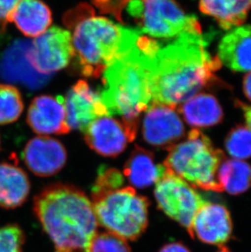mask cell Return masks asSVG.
Returning a JSON list of instances; mask_svg holds the SVG:
<instances>
[{"label":"cell","instance_id":"cell-1","mask_svg":"<svg viewBox=\"0 0 251 252\" xmlns=\"http://www.w3.org/2000/svg\"><path fill=\"white\" fill-rule=\"evenodd\" d=\"M201 33H184L159 48L152 67V102L177 108L212 83L220 68Z\"/></svg>","mask_w":251,"mask_h":252},{"label":"cell","instance_id":"cell-2","mask_svg":"<svg viewBox=\"0 0 251 252\" xmlns=\"http://www.w3.org/2000/svg\"><path fill=\"white\" fill-rule=\"evenodd\" d=\"M160 48L156 40L140 36L131 49L114 60L103 72L100 95L109 115H119L131 138L139 118L152 103V67Z\"/></svg>","mask_w":251,"mask_h":252},{"label":"cell","instance_id":"cell-3","mask_svg":"<svg viewBox=\"0 0 251 252\" xmlns=\"http://www.w3.org/2000/svg\"><path fill=\"white\" fill-rule=\"evenodd\" d=\"M33 211L55 252H88L98 222L93 202L83 191L64 184L48 186L34 198Z\"/></svg>","mask_w":251,"mask_h":252},{"label":"cell","instance_id":"cell-4","mask_svg":"<svg viewBox=\"0 0 251 252\" xmlns=\"http://www.w3.org/2000/svg\"><path fill=\"white\" fill-rule=\"evenodd\" d=\"M140 36V31L104 17H87L74 27V57L83 75L96 78L114 60L131 49Z\"/></svg>","mask_w":251,"mask_h":252},{"label":"cell","instance_id":"cell-5","mask_svg":"<svg viewBox=\"0 0 251 252\" xmlns=\"http://www.w3.org/2000/svg\"><path fill=\"white\" fill-rule=\"evenodd\" d=\"M225 159L224 153L205 134L192 129L181 142L169 148L162 165L194 189L221 193L218 172Z\"/></svg>","mask_w":251,"mask_h":252},{"label":"cell","instance_id":"cell-6","mask_svg":"<svg viewBox=\"0 0 251 252\" xmlns=\"http://www.w3.org/2000/svg\"><path fill=\"white\" fill-rule=\"evenodd\" d=\"M98 224L125 240H135L149 223L150 201L130 186L92 195Z\"/></svg>","mask_w":251,"mask_h":252},{"label":"cell","instance_id":"cell-7","mask_svg":"<svg viewBox=\"0 0 251 252\" xmlns=\"http://www.w3.org/2000/svg\"><path fill=\"white\" fill-rule=\"evenodd\" d=\"M126 6L137 22L140 33L152 38H173L187 32L201 33L197 18L185 14L175 0H130Z\"/></svg>","mask_w":251,"mask_h":252},{"label":"cell","instance_id":"cell-8","mask_svg":"<svg viewBox=\"0 0 251 252\" xmlns=\"http://www.w3.org/2000/svg\"><path fill=\"white\" fill-rule=\"evenodd\" d=\"M154 197L159 209L187 230L206 202L193 187L166 170L155 184Z\"/></svg>","mask_w":251,"mask_h":252},{"label":"cell","instance_id":"cell-9","mask_svg":"<svg viewBox=\"0 0 251 252\" xmlns=\"http://www.w3.org/2000/svg\"><path fill=\"white\" fill-rule=\"evenodd\" d=\"M28 57L40 74L51 75L64 69L74 57L71 34L59 27L48 28L31 42Z\"/></svg>","mask_w":251,"mask_h":252},{"label":"cell","instance_id":"cell-10","mask_svg":"<svg viewBox=\"0 0 251 252\" xmlns=\"http://www.w3.org/2000/svg\"><path fill=\"white\" fill-rule=\"evenodd\" d=\"M176 110L158 103L150 104L142 125L143 137L148 144L168 150L185 137V126Z\"/></svg>","mask_w":251,"mask_h":252},{"label":"cell","instance_id":"cell-11","mask_svg":"<svg viewBox=\"0 0 251 252\" xmlns=\"http://www.w3.org/2000/svg\"><path fill=\"white\" fill-rule=\"evenodd\" d=\"M193 239L211 245L224 246L232 233V220L227 207L206 202L195 215L188 230Z\"/></svg>","mask_w":251,"mask_h":252},{"label":"cell","instance_id":"cell-12","mask_svg":"<svg viewBox=\"0 0 251 252\" xmlns=\"http://www.w3.org/2000/svg\"><path fill=\"white\" fill-rule=\"evenodd\" d=\"M66 122L70 130L85 131L95 119L109 115L100 94L85 81H78L72 87L64 99Z\"/></svg>","mask_w":251,"mask_h":252},{"label":"cell","instance_id":"cell-13","mask_svg":"<svg viewBox=\"0 0 251 252\" xmlns=\"http://www.w3.org/2000/svg\"><path fill=\"white\" fill-rule=\"evenodd\" d=\"M88 146L104 157H117L132 141L125 124L109 115L95 119L85 129Z\"/></svg>","mask_w":251,"mask_h":252},{"label":"cell","instance_id":"cell-14","mask_svg":"<svg viewBox=\"0 0 251 252\" xmlns=\"http://www.w3.org/2000/svg\"><path fill=\"white\" fill-rule=\"evenodd\" d=\"M23 158L31 172L41 177H49L64 167L67 152L59 140L47 136H37L26 144Z\"/></svg>","mask_w":251,"mask_h":252},{"label":"cell","instance_id":"cell-15","mask_svg":"<svg viewBox=\"0 0 251 252\" xmlns=\"http://www.w3.org/2000/svg\"><path fill=\"white\" fill-rule=\"evenodd\" d=\"M27 123L41 136L68 133L70 128L67 124L64 98L40 95L33 99L29 107Z\"/></svg>","mask_w":251,"mask_h":252},{"label":"cell","instance_id":"cell-16","mask_svg":"<svg viewBox=\"0 0 251 252\" xmlns=\"http://www.w3.org/2000/svg\"><path fill=\"white\" fill-rule=\"evenodd\" d=\"M31 43L28 41L13 43L0 61V74L7 80L36 89L45 85L51 75L40 74L32 66L28 57Z\"/></svg>","mask_w":251,"mask_h":252},{"label":"cell","instance_id":"cell-17","mask_svg":"<svg viewBox=\"0 0 251 252\" xmlns=\"http://www.w3.org/2000/svg\"><path fill=\"white\" fill-rule=\"evenodd\" d=\"M218 59L236 72L251 71V26H240L230 30L218 47Z\"/></svg>","mask_w":251,"mask_h":252},{"label":"cell","instance_id":"cell-18","mask_svg":"<svg viewBox=\"0 0 251 252\" xmlns=\"http://www.w3.org/2000/svg\"><path fill=\"white\" fill-rule=\"evenodd\" d=\"M179 112L190 126L200 128L220 124L223 118V109L214 95L197 93L181 105Z\"/></svg>","mask_w":251,"mask_h":252},{"label":"cell","instance_id":"cell-19","mask_svg":"<svg viewBox=\"0 0 251 252\" xmlns=\"http://www.w3.org/2000/svg\"><path fill=\"white\" fill-rule=\"evenodd\" d=\"M165 170L163 165L157 164L153 153L135 146L124 165V174L134 187L145 189L155 185Z\"/></svg>","mask_w":251,"mask_h":252},{"label":"cell","instance_id":"cell-20","mask_svg":"<svg viewBox=\"0 0 251 252\" xmlns=\"http://www.w3.org/2000/svg\"><path fill=\"white\" fill-rule=\"evenodd\" d=\"M30 191V180L23 169L9 162L0 163V207L13 209L22 206Z\"/></svg>","mask_w":251,"mask_h":252},{"label":"cell","instance_id":"cell-21","mask_svg":"<svg viewBox=\"0 0 251 252\" xmlns=\"http://www.w3.org/2000/svg\"><path fill=\"white\" fill-rule=\"evenodd\" d=\"M26 37L37 38L52 24V13L41 0H21L15 8L12 21Z\"/></svg>","mask_w":251,"mask_h":252},{"label":"cell","instance_id":"cell-22","mask_svg":"<svg viewBox=\"0 0 251 252\" xmlns=\"http://www.w3.org/2000/svg\"><path fill=\"white\" fill-rule=\"evenodd\" d=\"M201 12L225 31L240 27L251 10V0H200Z\"/></svg>","mask_w":251,"mask_h":252},{"label":"cell","instance_id":"cell-23","mask_svg":"<svg viewBox=\"0 0 251 252\" xmlns=\"http://www.w3.org/2000/svg\"><path fill=\"white\" fill-rule=\"evenodd\" d=\"M222 190L232 195H239L251 187V166L243 160L225 159L218 172Z\"/></svg>","mask_w":251,"mask_h":252},{"label":"cell","instance_id":"cell-24","mask_svg":"<svg viewBox=\"0 0 251 252\" xmlns=\"http://www.w3.org/2000/svg\"><path fill=\"white\" fill-rule=\"evenodd\" d=\"M24 109L19 91L14 86L0 84V124L13 123Z\"/></svg>","mask_w":251,"mask_h":252},{"label":"cell","instance_id":"cell-25","mask_svg":"<svg viewBox=\"0 0 251 252\" xmlns=\"http://www.w3.org/2000/svg\"><path fill=\"white\" fill-rule=\"evenodd\" d=\"M227 152L233 159L244 160L251 158V130L238 126L230 131L225 140Z\"/></svg>","mask_w":251,"mask_h":252},{"label":"cell","instance_id":"cell-26","mask_svg":"<svg viewBox=\"0 0 251 252\" xmlns=\"http://www.w3.org/2000/svg\"><path fill=\"white\" fill-rule=\"evenodd\" d=\"M88 252H131L127 242L109 232L95 233Z\"/></svg>","mask_w":251,"mask_h":252},{"label":"cell","instance_id":"cell-27","mask_svg":"<svg viewBox=\"0 0 251 252\" xmlns=\"http://www.w3.org/2000/svg\"><path fill=\"white\" fill-rule=\"evenodd\" d=\"M124 184V176L119 170L108 167L100 169L92 189V195L122 188Z\"/></svg>","mask_w":251,"mask_h":252},{"label":"cell","instance_id":"cell-28","mask_svg":"<svg viewBox=\"0 0 251 252\" xmlns=\"http://www.w3.org/2000/svg\"><path fill=\"white\" fill-rule=\"evenodd\" d=\"M25 235L17 224L0 228V252H22Z\"/></svg>","mask_w":251,"mask_h":252},{"label":"cell","instance_id":"cell-29","mask_svg":"<svg viewBox=\"0 0 251 252\" xmlns=\"http://www.w3.org/2000/svg\"><path fill=\"white\" fill-rule=\"evenodd\" d=\"M21 0H0V32H3L12 21L15 8Z\"/></svg>","mask_w":251,"mask_h":252},{"label":"cell","instance_id":"cell-30","mask_svg":"<svg viewBox=\"0 0 251 252\" xmlns=\"http://www.w3.org/2000/svg\"><path fill=\"white\" fill-rule=\"evenodd\" d=\"M98 7L104 12L114 13L117 17L120 18L121 12L124 6L127 4V0H95Z\"/></svg>","mask_w":251,"mask_h":252},{"label":"cell","instance_id":"cell-31","mask_svg":"<svg viewBox=\"0 0 251 252\" xmlns=\"http://www.w3.org/2000/svg\"><path fill=\"white\" fill-rule=\"evenodd\" d=\"M159 252H191L189 249L181 243H171L164 246Z\"/></svg>","mask_w":251,"mask_h":252},{"label":"cell","instance_id":"cell-32","mask_svg":"<svg viewBox=\"0 0 251 252\" xmlns=\"http://www.w3.org/2000/svg\"><path fill=\"white\" fill-rule=\"evenodd\" d=\"M243 92L247 99L251 102V71L245 76L243 80Z\"/></svg>","mask_w":251,"mask_h":252},{"label":"cell","instance_id":"cell-33","mask_svg":"<svg viewBox=\"0 0 251 252\" xmlns=\"http://www.w3.org/2000/svg\"><path fill=\"white\" fill-rule=\"evenodd\" d=\"M242 107L244 110L245 119L247 123V126L251 130V106L242 105Z\"/></svg>","mask_w":251,"mask_h":252},{"label":"cell","instance_id":"cell-34","mask_svg":"<svg viewBox=\"0 0 251 252\" xmlns=\"http://www.w3.org/2000/svg\"><path fill=\"white\" fill-rule=\"evenodd\" d=\"M217 252H232L231 251L228 250L226 247H224V246H223V247H220V250L218 251Z\"/></svg>","mask_w":251,"mask_h":252},{"label":"cell","instance_id":"cell-35","mask_svg":"<svg viewBox=\"0 0 251 252\" xmlns=\"http://www.w3.org/2000/svg\"><path fill=\"white\" fill-rule=\"evenodd\" d=\"M128 2H129V1H130V0H127Z\"/></svg>","mask_w":251,"mask_h":252}]
</instances>
